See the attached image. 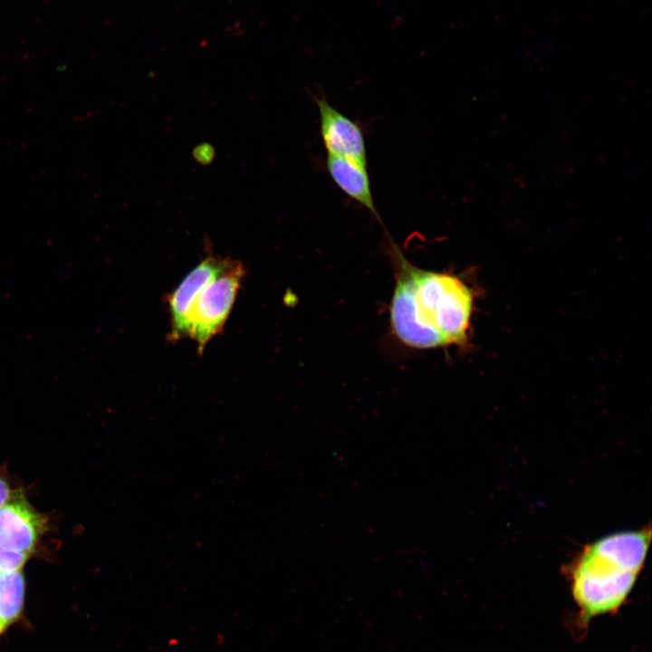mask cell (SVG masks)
<instances>
[{
  "label": "cell",
  "mask_w": 652,
  "mask_h": 652,
  "mask_svg": "<svg viewBox=\"0 0 652 652\" xmlns=\"http://www.w3.org/2000/svg\"><path fill=\"white\" fill-rule=\"evenodd\" d=\"M388 254L396 279L389 319L397 339L420 350L463 343L473 311L471 289L455 275L415 266L390 239Z\"/></svg>",
  "instance_id": "obj_1"
},
{
  "label": "cell",
  "mask_w": 652,
  "mask_h": 652,
  "mask_svg": "<svg viewBox=\"0 0 652 652\" xmlns=\"http://www.w3.org/2000/svg\"><path fill=\"white\" fill-rule=\"evenodd\" d=\"M649 526L603 536L586 544L566 566L580 623L616 613L627 601L642 570Z\"/></svg>",
  "instance_id": "obj_2"
},
{
  "label": "cell",
  "mask_w": 652,
  "mask_h": 652,
  "mask_svg": "<svg viewBox=\"0 0 652 652\" xmlns=\"http://www.w3.org/2000/svg\"><path fill=\"white\" fill-rule=\"evenodd\" d=\"M244 264L232 259L229 265L197 292L188 314V333L198 354L222 331L245 275Z\"/></svg>",
  "instance_id": "obj_3"
},
{
  "label": "cell",
  "mask_w": 652,
  "mask_h": 652,
  "mask_svg": "<svg viewBox=\"0 0 652 652\" xmlns=\"http://www.w3.org/2000/svg\"><path fill=\"white\" fill-rule=\"evenodd\" d=\"M232 259L223 258L208 252L167 297L170 315L168 340L177 341L187 338L188 314L192 303L201 288L221 273Z\"/></svg>",
  "instance_id": "obj_4"
},
{
  "label": "cell",
  "mask_w": 652,
  "mask_h": 652,
  "mask_svg": "<svg viewBox=\"0 0 652 652\" xmlns=\"http://www.w3.org/2000/svg\"><path fill=\"white\" fill-rule=\"evenodd\" d=\"M315 103L327 154L367 165L366 142L360 124L338 110L325 98H315Z\"/></svg>",
  "instance_id": "obj_5"
},
{
  "label": "cell",
  "mask_w": 652,
  "mask_h": 652,
  "mask_svg": "<svg viewBox=\"0 0 652 652\" xmlns=\"http://www.w3.org/2000/svg\"><path fill=\"white\" fill-rule=\"evenodd\" d=\"M40 513L22 497H11L0 507V547L30 555L44 529Z\"/></svg>",
  "instance_id": "obj_6"
},
{
  "label": "cell",
  "mask_w": 652,
  "mask_h": 652,
  "mask_svg": "<svg viewBox=\"0 0 652 652\" xmlns=\"http://www.w3.org/2000/svg\"><path fill=\"white\" fill-rule=\"evenodd\" d=\"M326 169L336 186L349 197L369 210L379 221L367 165L327 154Z\"/></svg>",
  "instance_id": "obj_7"
},
{
  "label": "cell",
  "mask_w": 652,
  "mask_h": 652,
  "mask_svg": "<svg viewBox=\"0 0 652 652\" xmlns=\"http://www.w3.org/2000/svg\"><path fill=\"white\" fill-rule=\"evenodd\" d=\"M25 580L21 570L0 572V637L22 618Z\"/></svg>",
  "instance_id": "obj_8"
},
{
  "label": "cell",
  "mask_w": 652,
  "mask_h": 652,
  "mask_svg": "<svg viewBox=\"0 0 652 652\" xmlns=\"http://www.w3.org/2000/svg\"><path fill=\"white\" fill-rule=\"evenodd\" d=\"M29 555L0 547V572L21 570Z\"/></svg>",
  "instance_id": "obj_9"
},
{
  "label": "cell",
  "mask_w": 652,
  "mask_h": 652,
  "mask_svg": "<svg viewBox=\"0 0 652 652\" xmlns=\"http://www.w3.org/2000/svg\"><path fill=\"white\" fill-rule=\"evenodd\" d=\"M193 157L199 164L209 165L215 158V149L211 144L202 143L193 149Z\"/></svg>",
  "instance_id": "obj_10"
},
{
  "label": "cell",
  "mask_w": 652,
  "mask_h": 652,
  "mask_svg": "<svg viewBox=\"0 0 652 652\" xmlns=\"http://www.w3.org/2000/svg\"><path fill=\"white\" fill-rule=\"evenodd\" d=\"M10 498L8 484L0 476V507Z\"/></svg>",
  "instance_id": "obj_11"
}]
</instances>
